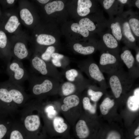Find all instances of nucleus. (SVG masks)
Listing matches in <instances>:
<instances>
[{"mask_svg":"<svg viewBox=\"0 0 139 139\" xmlns=\"http://www.w3.org/2000/svg\"><path fill=\"white\" fill-rule=\"evenodd\" d=\"M107 79V84L116 99L120 97L125 90L132 87L135 80L125 71L123 67L108 74Z\"/></svg>","mask_w":139,"mask_h":139,"instance_id":"1","label":"nucleus"},{"mask_svg":"<svg viewBox=\"0 0 139 139\" xmlns=\"http://www.w3.org/2000/svg\"><path fill=\"white\" fill-rule=\"evenodd\" d=\"M28 36L21 32L14 34L10 41L12 57L18 60L28 59L30 55L28 47Z\"/></svg>","mask_w":139,"mask_h":139,"instance_id":"2","label":"nucleus"},{"mask_svg":"<svg viewBox=\"0 0 139 139\" xmlns=\"http://www.w3.org/2000/svg\"><path fill=\"white\" fill-rule=\"evenodd\" d=\"M100 51V59L98 65L103 73L109 74L123 67L124 64L119 56L107 52Z\"/></svg>","mask_w":139,"mask_h":139,"instance_id":"3","label":"nucleus"},{"mask_svg":"<svg viewBox=\"0 0 139 139\" xmlns=\"http://www.w3.org/2000/svg\"><path fill=\"white\" fill-rule=\"evenodd\" d=\"M6 72L9 76V81L21 85L28 80L29 76L21 61L14 59L7 63Z\"/></svg>","mask_w":139,"mask_h":139,"instance_id":"4","label":"nucleus"},{"mask_svg":"<svg viewBox=\"0 0 139 139\" xmlns=\"http://www.w3.org/2000/svg\"><path fill=\"white\" fill-rule=\"evenodd\" d=\"M98 34L100 38L98 40V50L119 56L120 50L119 42L109 31L107 30Z\"/></svg>","mask_w":139,"mask_h":139,"instance_id":"5","label":"nucleus"},{"mask_svg":"<svg viewBox=\"0 0 139 139\" xmlns=\"http://www.w3.org/2000/svg\"><path fill=\"white\" fill-rule=\"evenodd\" d=\"M28 80L31 92L34 95H39L48 92L53 87L52 82L48 79L40 80L37 77L32 75H29Z\"/></svg>","mask_w":139,"mask_h":139,"instance_id":"6","label":"nucleus"},{"mask_svg":"<svg viewBox=\"0 0 139 139\" xmlns=\"http://www.w3.org/2000/svg\"><path fill=\"white\" fill-rule=\"evenodd\" d=\"M129 49L126 46L123 47L119 56L123 64L127 67V72L136 79L139 76V65Z\"/></svg>","mask_w":139,"mask_h":139,"instance_id":"7","label":"nucleus"},{"mask_svg":"<svg viewBox=\"0 0 139 139\" xmlns=\"http://www.w3.org/2000/svg\"><path fill=\"white\" fill-rule=\"evenodd\" d=\"M19 13L20 21L26 27L32 28L35 24V17L32 5L27 1H20Z\"/></svg>","mask_w":139,"mask_h":139,"instance_id":"8","label":"nucleus"},{"mask_svg":"<svg viewBox=\"0 0 139 139\" xmlns=\"http://www.w3.org/2000/svg\"><path fill=\"white\" fill-rule=\"evenodd\" d=\"M121 13L118 16L119 18L121 29L122 41L129 48L135 50L138 47L136 45V40L126 19Z\"/></svg>","mask_w":139,"mask_h":139,"instance_id":"9","label":"nucleus"},{"mask_svg":"<svg viewBox=\"0 0 139 139\" xmlns=\"http://www.w3.org/2000/svg\"><path fill=\"white\" fill-rule=\"evenodd\" d=\"M4 82L8 88L15 104L19 105L24 103L27 97L21 85L13 83L8 80Z\"/></svg>","mask_w":139,"mask_h":139,"instance_id":"10","label":"nucleus"},{"mask_svg":"<svg viewBox=\"0 0 139 139\" xmlns=\"http://www.w3.org/2000/svg\"><path fill=\"white\" fill-rule=\"evenodd\" d=\"M15 105L4 82L0 83V113L7 114L11 106Z\"/></svg>","mask_w":139,"mask_h":139,"instance_id":"11","label":"nucleus"},{"mask_svg":"<svg viewBox=\"0 0 139 139\" xmlns=\"http://www.w3.org/2000/svg\"><path fill=\"white\" fill-rule=\"evenodd\" d=\"M104 10L108 14L109 18L118 16L123 12L124 5L118 0H98Z\"/></svg>","mask_w":139,"mask_h":139,"instance_id":"12","label":"nucleus"},{"mask_svg":"<svg viewBox=\"0 0 139 139\" xmlns=\"http://www.w3.org/2000/svg\"><path fill=\"white\" fill-rule=\"evenodd\" d=\"M7 18L4 25L5 30L7 32L15 34L20 32L21 23L18 13L11 10L8 13Z\"/></svg>","mask_w":139,"mask_h":139,"instance_id":"13","label":"nucleus"},{"mask_svg":"<svg viewBox=\"0 0 139 139\" xmlns=\"http://www.w3.org/2000/svg\"><path fill=\"white\" fill-rule=\"evenodd\" d=\"M126 19L132 32L136 41L139 39V17L137 12H134L131 9L122 13Z\"/></svg>","mask_w":139,"mask_h":139,"instance_id":"14","label":"nucleus"},{"mask_svg":"<svg viewBox=\"0 0 139 139\" xmlns=\"http://www.w3.org/2000/svg\"><path fill=\"white\" fill-rule=\"evenodd\" d=\"M88 72L90 77L100 86L105 88L107 84L103 73L98 65L94 62L90 63L88 68Z\"/></svg>","mask_w":139,"mask_h":139,"instance_id":"15","label":"nucleus"},{"mask_svg":"<svg viewBox=\"0 0 139 139\" xmlns=\"http://www.w3.org/2000/svg\"><path fill=\"white\" fill-rule=\"evenodd\" d=\"M0 52L7 64L11 62L12 58L11 44L5 33L0 30Z\"/></svg>","mask_w":139,"mask_h":139,"instance_id":"16","label":"nucleus"},{"mask_svg":"<svg viewBox=\"0 0 139 139\" xmlns=\"http://www.w3.org/2000/svg\"><path fill=\"white\" fill-rule=\"evenodd\" d=\"M108 30L119 42L123 40L121 29L119 16H117L108 20Z\"/></svg>","mask_w":139,"mask_h":139,"instance_id":"17","label":"nucleus"},{"mask_svg":"<svg viewBox=\"0 0 139 139\" xmlns=\"http://www.w3.org/2000/svg\"><path fill=\"white\" fill-rule=\"evenodd\" d=\"M77 11L78 14L81 17H85L89 15L91 12V8H99L96 3H93L90 0H78L77 1Z\"/></svg>","mask_w":139,"mask_h":139,"instance_id":"18","label":"nucleus"},{"mask_svg":"<svg viewBox=\"0 0 139 139\" xmlns=\"http://www.w3.org/2000/svg\"><path fill=\"white\" fill-rule=\"evenodd\" d=\"M30 63L32 67L42 75H46L48 74L47 64L38 56L34 55L31 59Z\"/></svg>","mask_w":139,"mask_h":139,"instance_id":"19","label":"nucleus"},{"mask_svg":"<svg viewBox=\"0 0 139 139\" xmlns=\"http://www.w3.org/2000/svg\"><path fill=\"white\" fill-rule=\"evenodd\" d=\"M33 39L36 43L40 45L49 46L55 43V38L53 36L46 33L37 34L34 33Z\"/></svg>","mask_w":139,"mask_h":139,"instance_id":"20","label":"nucleus"},{"mask_svg":"<svg viewBox=\"0 0 139 139\" xmlns=\"http://www.w3.org/2000/svg\"><path fill=\"white\" fill-rule=\"evenodd\" d=\"M76 134L80 139H85L90 134L89 129L84 120H81L77 123L75 127Z\"/></svg>","mask_w":139,"mask_h":139,"instance_id":"21","label":"nucleus"},{"mask_svg":"<svg viewBox=\"0 0 139 139\" xmlns=\"http://www.w3.org/2000/svg\"><path fill=\"white\" fill-rule=\"evenodd\" d=\"M73 48L75 51L81 54L88 55L93 53L98 50V43L93 45L84 46L80 44L76 43L74 45Z\"/></svg>","mask_w":139,"mask_h":139,"instance_id":"22","label":"nucleus"},{"mask_svg":"<svg viewBox=\"0 0 139 139\" xmlns=\"http://www.w3.org/2000/svg\"><path fill=\"white\" fill-rule=\"evenodd\" d=\"M79 102V98L77 95H72L68 96L64 99V104L62 106L61 109L64 111H67L70 108L77 106Z\"/></svg>","mask_w":139,"mask_h":139,"instance_id":"23","label":"nucleus"},{"mask_svg":"<svg viewBox=\"0 0 139 139\" xmlns=\"http://www.w3.org/2000/svg\"><path fill=\"white\" fill-rule=\"evenodd\" d=\"M6 115L0 113V139H6L10 128V123L6 118Z\"/></svg>","mask_w":139,"mask_h":139,"instance_id":"24","label":"nucleus"},{"mask_svg":"<svg viewBox=\"0 0 139 139\" xmlns=\"http://www.w3.org/2000/svg\"><path fill=\"white\" fill-rule=\"evenodd\" d=\"M64 6V4L62 1H54L46 4L44 9L47 14L50 15L55 12L62 10Z\"/></svg>","mask_w":139,"mask_h":139,"instance_id":"25","label":"nucleus"},{"mask_svg":"<svg viewBox=\"0 0 139 139\" xmlns=\"http://www.w3.org/2000/svg\"><path fill=\"white\" fill-rule=\"evenodd\" d=\"M6 139H28L24 129L14 128L10 129Z\"/></svg>","mask_w":139,"mask_h":139,"instance_id":"26","label":"nucleus"},{"mask_svg":"<svg viewBox=\"0 0 139 139\" xmlns=\"http://www.w3.org/2000/svg\"><path fill=\"white\" fill-rule=\"evenodd\" d=\"M53 123L54 129L58 133L63 134L67 128V124L64 122L63 119L61 117H55L53 119Z\"/></svg>","mask_w":139,"mask_h":139,"instance_id":"27","label":"nucleus"},{"mask_svg":"<svg viewBox=\"0 0 139 139\" xmlns=\"http://www.w3.org/2000/svg\"><path fill=\"white\" fill-rule=\"evenodd\" d=\"M115 102L114 99H111L109 98H105L100 106L101 112L102 114H107L110 109L114 105Z\"/></svg>","mask_w":139,"mask_h":139,"instance_id":"28","label":"nucleus"},{"mask_svg":"<svg viewBox=\"0 0 139 139\" xmlns=\"http://www.w3.org/2000/svg\"><path fill=\"white\" fill-rule=\"evenodd\" d=\"M71 28L73 31L79 33L84 38H87L90 35V31L79 23H73L71 25Z\"/></svg>","mask_w":139,"mask_h":139,"instance_id":"29","label":"nucleus"},{"mask_svg":"<svg viewBox=\"0 0 139 139\" xmlns=\"http://www.w3.org/2000/svg\"><path fill=\"white\" fill-rule=\"evenodd\" d=\"M127 106L131 111H135L137 110L139 107L138 98L135 96L130 97L127 101Z\"/></svg>","mask_w":139,"mask_h":139,"instance_id":"30","label":"nucleus"},{"mask_svg":"<svg viewBox=\"0 0 139 139\" xmlns=\"http://www.w3.org/2000/svg\"><path fill=\"white\" fill-rule=\"evenodd\" d=\"M62 89L63 94L67 96L73 93L75 90V87L73 84L66 82L63 84Z\"/></svg>","mask_w":139,"mask_h":139,"instance_id":"31","label":"nucleus"},{"mask_svg":"<svg viewBox=\"0 0 139 139\" xmlns=\"http://www.w3.org/2000/svg\"><path fill=\"white\" fill-rule=\"evenodd\" d=\"M83 103L84 108L89 110L92 114H94L96 111V105H92L89 98L87 97H84L83 99Z\"/></svg>","mask_w":139,"mask_h":139,"instance_id":"32","label":"nucleus"},{"mask_svg":"<svg viewBox=\"0 0 139 139\" xmlns=\"http://www.w3.org/2000/svg\"><path fill=\"white\" fill-rule=\"evenodd\" d=\"M55 48L54 47H48L41 56V58L44 61H48L50 59L52 54L54 53Z\"/></svg>","mask_w":139,"mask_h":139,"instance_id":"33","label":"nucleus"},{"mask_svg":"<svg viewBox=\"0 0 139 139\" xmlns=\"http://www.w3.org/2000/svg\"><path fill=\"white\" fill-rule=\"evenodd\" d=\"M89 95L91 96V99L94 102L98 101L103 95L102 92L100 91H95L91 89L88 90Z\"/></svg>","mask_w":139,"mask_h":139,"instance_id":"34","label":"nucleus"},{"mask_svg":"<svg viewBox=\"0 0 139 139\" xmlns=\"http://www.w3.org/2000/svg\"><path fill=\"white\" fill-rule=\"evenodd\" d=\"M67 79L71 81H73L75 78L78 75V72L75 69H71L68 70L65 73Z\"/></svg>","mask_w":139,"mask_h":139,"instance_id":"35","label":"nucleus"},{"mask_svg":"<svg viewBox=\"0 0 139 139\" xmlns=\"http://www.w3.org/2000/svg\"><path fill=\"white\" fill-rule=\"evenodd\" d=\"M106 139H121V136L118 132L112 131L109 133Z\"/></svg>","mask_w":139,"mask_h":139,"instance_id":"36","label":"nucleus"},{"mask_svg":"<svg viewBox=\"0 0 139 139\" xmlns=\"http://www.w3.org/2000/svg\"><path fill=\"white\" fill-rule=\"evenodd\" d=\"M46 110L48 117L50 118H51L53 116H54L56 113L55 111L54 110L53 107L52 106H50L47 108Z\"/></svg>","mask_w":139,"mask_h":139,"instance_id":"37","label":"nucleus"},{"mask_svg":"<svg viewBox=\"0 0 139 139\" xmlns=\"http://www.w3.org/2000/svg\"><path fill=\"white\" fill-rule=\"evenodd\" d=\"M64 57V56L63 55L55 53H53L51 55V57L53 58L59 60L62 59Z\"/></svg>","mask_w":139,"mask_h":139,"instance_id":"38","label":"nucleus"},{"mask_svg":"<svg viewBox=\"0 0 139 139\" xmlns=\"http://www.w3.org/2000/svg\"><path fill=\"white\" fill-rule=\"evenodd\" d=\"M119 2L123 5H127L129 7L132 6V0H118Z\"/></svg>","mask_w":139,"mask_h":139,"instance_id":"39","label":"nucleus"},{"mask_svg":"<svg viewBox=\"0 0 139 139\" xmlns=\"http://www.w3.org/2000/svg\"><path fill=\"white\" fill-rule=\"evenodd\" d=\"M51 61L53 64L55 66L57 67L61 66V64L60 60L53 58Z\"/></svg>","mask_w":139,"mask_h":139,"instance_id":"40","label":"nucleus"},{"mask_svg":"<svg viewBox=\"0 0 139 139\" xmlns=\"http://www.w3.org/2000/svg\"><path fill=\"white\" fill-rule=\"evenodd\" d=\"M135 50L136 52L135 60L137 64L139 65V49L138 47Z\"/></svg>","mask_w":139,"mask_h":139,"instance_id":"41","label":"nucleus"},{"mask_svg":"<svg viewBox=\"0 0 139 139\" xmlns=\"http://www.w3.org/2000/svg\"><path fill=\"white\" fill-rule=\"evenodd\" d=\"M132 6H134L139 9V0H132Z\"/></svg>","mask_w":139,"mask_h":139,"instance_id":"42","label":"nucleus"},{"mask_svg":"<svg viewBox=\"0 0 139 139\" xmlns=\"http://www.w3.org/2000/svg\"><path fill=\"white\" fill-rule=\"evenodd\" d=\"M15 1L14 0H7L6 2L9 5L12 6L14 4Z\"/></svg>","mask_w":139,"mask_h":139,"instance_id":"43","label":"nucleus"},{"mask_svg":"<svg viewBox=\"0 0 139 139\" xmlns=\"http://www.w3.org/2000/svg\"><path fill=\"white\" fill-rule=\"evenodd\" d=\"M39 3L41 4H47L49 1V0H38L37 1Z\"/></svg>","mask_w":139,"mask_h":139,"instance_id":"44","label":"nucleus"},{"mask_svg":"<svg viewBox=\"0 0 139 139\" xmlns=\"http://www.w3.org/2000/svg\"><path fill=\"white\" fill-rule=\"evenodd\" d=\"M134 134L136 136L138 135H139V126L135 131Z\"/></svg>","mask_w":139,"mask_h":139,"instance_id":"45","label":"nucleus"},{"mask_svg":"<svg viewBox=\"0 0 139 139\" xmlns=\"http://www.w3.org/2000/svg\"><path fill=\"white\" fill-rule=\"evenodd\" d=\"M134 139H139V136H138L136 137Z\"/></svg>","mask_w":139,"mask_h":139,"instance_id":"46","label":"nucleus"},{"mask_svg":"<svg viewBox=\"0 0 139 139\" xmlns=\"http://www.w3.org/2000/svg\"><path fill=\"white\" fill-rule=\"evenodd\" d=\"M0 58H3L2 56L1 53L0 52Z\"/></svg>","mask_w":139,"mask_h":139,"instance_id":"47","label":"nucleus"},{"mask_svg":"<svg viewBox=\"0 0 139 139\" xmlns=\"http://www.w3.org/2000/svg\"></svg>","mask_w":139,"mask_h":139,"instance_id":"48","label":"nucleus"}]
</instances>
